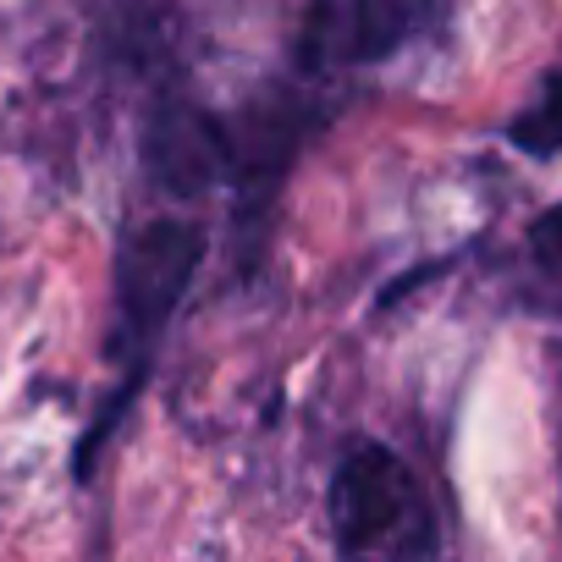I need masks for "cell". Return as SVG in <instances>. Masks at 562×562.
<instances>
[{
    "label": "cell",
    "instance_id": "cell-5",
    "mask_svg": "<svg viewBox=\"0 0 562 562\" xmlns=\"http://www.w3.org/2000/svg\"><path fill=\"white\" fill-rule=\"evenodd\" d=\"M529 254H535L540 270L562 276V204H551V210L535 215V226H529Z\"/></svg>",
    "mask_w": 562,
    "mask_h": 562
},
{
    "label": "cell",
    "instance_id": "cell-3",
    "mask_svg": "<svg viewBox=\"0 0 562 562\" xmlns=\"http://www.w3.org/2000/svg\"><path fill=\"white\" fill-rule=\"evenodd\" d=\"M436 23V0H310L304 61L315 72H353L392 61Z\"/></svg>",
    "mask_w": 562,
    "mask_h": 562
},
{
    "label": "cell",
    "instance_id": "cell-4",
    "mask_svg": "<svg viewBox=\"0 0 562 562\" xmlns=\"http://www.w3.org/2000/svg\"><path fill=\"white\" fill-rule=\"evenodd\" d=\"M507 144H513V149H524V155H535V160L562 155V72L540 78L535 100L507 122Z\"/></svg>",
    "mask_w": 562,
    "mask_h": 562
},
{
    "label": "cell",
    "instance_id": "cell-2",
    "mask_svg": "<svg viewBox=\"0 0 562 562\" xmlns=\"http://www.w3.org/2000/svg\"><path fill=\"white\" fill-rule=\"evenodd\" d=\"M199 254H204V232L177 221V215H155V221H138L127 232V254H122V348L116 359L127 364L122 370V386L116 397H127L144 375V364L155 359V342L166 337L171 326V310L177 299L188 293V281L199 270Z\"/></svg>",
    "mask_w": 562,
    "mask_h": 562
},
{
    "label": "cell",
    "instance_id": "cell-1",
    "mask_svg": "<svg viewBox=\"0 0 562 562\" xmlns=\"http://www.w3.org/2000/svg\"><path fill=\"white\" fill-rule=\"evenodd\" d=\"M326 524L337 562H441L436 502L386 441H353L337 458Z\"/></svg>",
    "mask_w": 562,
    "mask_h": 562
}]
</instances>
